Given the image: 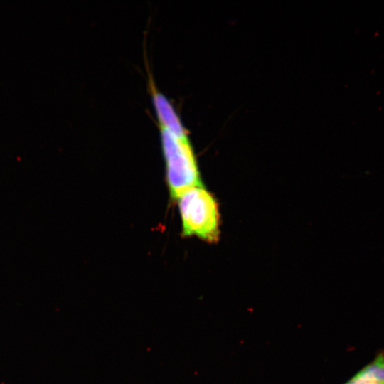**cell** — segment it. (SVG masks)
I'll list each match as a JSON object with an SVG mask.
<instances>
[{
    "instance_id": "obj_1",
    "label": "cell",
    "mask_w": 384,
    "mask_h": 384,
    "mask_svg": "<svg viewBox=\"0 0 384 384\" xmlns=\"http://www.w3.org/2000/svg\"><path fill=\"white\" fill-rule=\"evenodd\" d=\"M159 125L167 183L171 196L176 200L185 191L203 183L188 134L178 135Z\"/></svg>"
},
{
    "instance_id": "obj_2",
    "label": "cell",
    "mask_w": 384,
    "mask_h": 384,
    "mask_svg": "<svg viewBox=\"0 0 384 384\" xmlns=\"http://www.w3.org/2000/svg\"><path fill=\"white\" fill-rule=\"evenodd\" d=\"M183 235L215 242L220 235V215L213 196L203 186L191 188L176 199Z\"/></svg>"
},
{
    "instance_id": "obj_3",
    "label": "cell",
    "mask_w": 384,
    "mask_h": 384,
    "mask_svg": "<svg viewBox=\"0 0 384 384\" xmlns=\"http://www.w3.org/2000/svg\"><path fill=\"white\" fill-rule=\"evenodd\" d=\"M343 384H384V351Z\"/></svg>"
}]
</instances>
